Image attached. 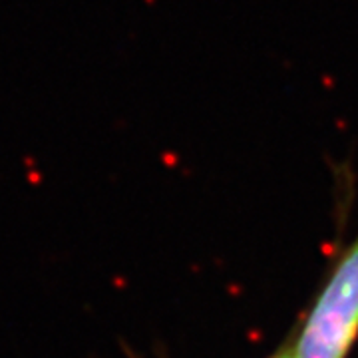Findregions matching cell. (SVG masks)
<instances>
[{"mask_svg":"<svg viewBox=\"0 0 358 358\" xmlns=\"http://www.w3.org/2000/svg\"><path fill=\"white\" fill-rule=\"evenodd\" d=\"M358 341V235L313 303L293 345L301 358H346Z\"/></svg>","mask_w":358,"mask_h":358,"instance_id":"6da1fadb","label":"cell"},{"mask_svg":"<svg viewBox=\"0 0 358 358\" xmlns=\"http://www.w3.org/2000/svg\"><path fill=\"white\" fill-rule=\"evenodd\" d=\"M271 358H301V357H299V352H296L294 345H287V346H282L281 350H277V352H275Z\"/></svg>","mask_w":358,"mask_h":358,"instance_id":"7a4b0ae2","label":"cell"}]
</instances>
